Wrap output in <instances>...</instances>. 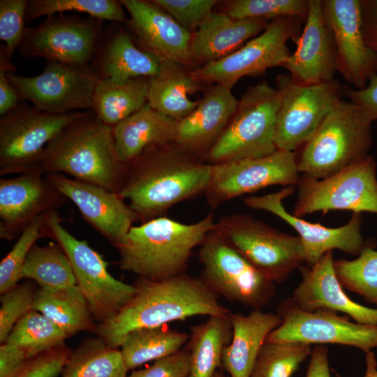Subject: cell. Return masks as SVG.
<instances>
[{
	"label": "cell",
	"mask_w": 377,
	"mask_h": 377,
	"mask_svg": "<svg viewBox=\"0 0 377 377\" xmlns=\"http://www.w3.org/2000/svg\"><path fill=\"white\" fill-rule=\"evenodd\" d=\"M129 15L126 28L136 43L159 61L193 67L189 58L192 33L182 27L152 0H121Z\"/></svg>",
	"instance_id": "7402d4cb"
},
{
	"label": "cell",
	"mask_w": 377,
	"mask_h": 377,
	"mask_svg": "<svg viewBox=\"0 0 377 377\" xmlns=\"http://www.w3.org/2000/svg\"><path fill=\"white\" fill-rule=\"evenodd\" d=\"M73 11L87 14L102 21L125 24L126 13L119 1L114 0H31L29 1L25 22H30L42 16Z\"/></svg>",
	"instance_id": "74e56055"
},
{
	"label": "cell",
	"mask_w": 377,
	"mask_h": 377,
	"mask_svg": "<svg viewBox=\"0 0 377 377\" xmlns=\"http://www.w3.org/2000/svg\"><path fill=\"white\" fill-rule=\"evenodd\" d=\"M293 192V186H286L276 193L247 197L244 199V203L250 208L269 212L292 226L299 235L304 247L305 263L309 267L334 249L358 256L364 248L373 246L361 234L360 213H353L346 224L337 228L311 223L289 214L283 205V200Z\"/></svg>",
	"instance_id": "ac0fdd59"
},
{
	"label": "cell",
	"mask_w": 377,
	"mask_h": 377,
	"mask_svg": "<svg viewBox=\"0 0 377 377\" xmlns=\"http://www.w3.org/2000/svg\"><path fill=\"white\" fill-rule=\"evenodd\" d=\"M50 212L38 216L25 227L11 250L1 260V294L18 284V281L21 279L22 269L29 252L38 239L45 237V227Z\"/></svg>",
	"instance_id": "b9f144b4"
},
{
	"label": "cell",
	"mask_w": 377,
	"mask_h": 377,
	"mask_svg": "<svg viewBox=\"0 0 377 377\" xmlns=\"http://www.w3.org/2000/svg\"><path fill=\"white\" fill-rule=\"evenodd\" d=\"M276 89L281 103L276 117L274 141L277 149L293 151L315 133L325 117L341 99L342 87L332 82L304 85L289 75H278Z\"/></svg>",
	"instance_id": "4fadbf2b"
},
{
	"label": "cell",
	"mask_w": 377,
	"mask_h": 377,
	"mask_svg": "<svg viewBox=\"0 0 377 377\" xmlns=\"http://www.w3.org/2000/svg\"><path fill=\"white\" fill-rule=\"evenodd\" d=\"M31 358L22 348L3 343L0 346V377H15Z\"/></svg>",
	"instance_id": "681fc988"
},
{
	"label": "cell",
	"mask_w": 377,
	"mask_h": 377,
	"mask_svg": "<svg viewBox=\"0 0 377 377\" xmlns=\"http://www.w3.org/2000/svg\"><path fill=\"white\" fill-rule=\"evenodd\" d=\"M299 172L295 152L276 149L259 158L212 165L204 194L209 205L216 207L269 186H293L300 181Z\"/></svg>",
	"instance_id": "e0dca14e"
},
{
	"label": "cell",
	"mask_w": 377,
	"mask_h": 377,
	"mask_svg": "<svg viewBox=\"0 0 377 377\" xmlns=\"http://www.w3.org/2000/svg\"><path fill=\"white\" fill-rule=\"evenodd\" d=\"M89 67L99 80L125 82L153 77L161 68L159 60L138 46L122 24L106 25L97 41Z\"/></svg>",
	"instance_id": "cb8c5ba5"
},
{
	"label": "cell",
	"mask_w": 377,
	"mask_h": 377,
	"mask_svg": "<svg viewBox=\"0 0 377 377\" xmlns=\"http://www.w3.org/2000/svg\"><path fill=\"white\" fill-rule=\"evenodd\" d=\"M24 101L37 110L65 114L76 109H89L99 80L89 66H74L47 61L42 73L24 77L5 73Z\"/></svg>",
	"instance_id": "2e32d148"
},
{
	"label": "cell",
	"mask_w": 377,
	"mask_h": 377,
	"mask_svg": "<svg viewBox=\"0 0 377 377\" xmlns=\"http://www.w3.org/2000/svg\"><path fill=\"white\" fill-rule=\"evenodd\" d=\"M343 92L350 101L362 109L372 123L377 120V74L370 77L365 88H344Z\"/></svg>",
	"instance_id": "c3c4849f"
},
{
	"label": "cell",
	"mask_w": 377,
	"mask_h": 377,
	"mask_svg": "<svg viewBox=\"0 0 377 377\" xmlns=\"http://www.w3.org/2000/svg\"><path fill=\"white\" fill-rule=\"evenodd\" d=\"M191 33L213 12L216 0H152Z\"/></svg>",
	"instance_id": "f6af8a7d"
},
{
	"label": "cell",
	"mask_w": 377,
	"mask_h": 377,
	"mask_svg": "<svg viewBox=\"0 0 377 377\" xmlns=\"http://www.w3.org/2000/svg\"><path fill=\"white\" fill-rule=\"evenodd\" d=\"M302 281L293 293V300L304 311L325 309L346 313L356 323L377 325V309L350 300L334 269L333 251L325 253L313 265L300 266Z\"/></svg>",
	"instance_id": "d4e9b609"
},
{
	"label": "cell",
	"mask_w": 377,
	"mask_h": 377,
	"mask_svg": "<svg viewBox=\"0 0 377 377\" xmlns=\"http://www.w3.org/2000/svg\"><path fill=\"white\" fill-rule=\"evenodd\" d=\"M25 101L18 91L0 71V115L2 116Z\"/></svg>",
	"instance_id": "f5cc1de1"
},
{
	"label": "cell",
	"mask_w": 377,
	"mask_h": 377,
	"mask_svg": "<svg viewBox=\"0 0 377 377\" xmlns=\"http://www.w3.org/2000/svg\"><path fill=\"white\" fill-rule=\"evenodd\" d=\"M269 21L236 20L226 13L213 11L192 33L189 58L193 69L230 54L261 34ZM197 67V68H198Z\"/></svg>",
	"instance_id": "4316f807"
},
{
	"label": "cell",
	"mask_w": 377,
	"mask_h": 377,
	"mask_svg": "<svg viewBox=\"0 0 377 377\" xmlns=\"http://www.w3.org/2000/svg\"><path fill=\"white\" fill-rule=\"evenodd\" d=\"M306 377H331L326 346H316L311 350Z\"/></svg>",
	"instance_id": "816d5d0a"
},
{
	"label": "cell",
	"mask_w": 377,
	"mask_h": 377,
	"mask_svg": "<svg viewBox=\"0 0 377 377\" xmlns=\"http://www.w3.org/2000/svg\"><path fill=\"white\" fill-rule=\"evenodd\" d=\"M28 0H0V71L13 73L16 71L11 57L17 50L24 34L25 16Z\"/></svg>",
	"instance_id": "7bdbcfd3"
},
{
	"label": "cell",
	"mask_w": 377,
	"mask_h": 377,
	"mask_svg": "<svg viewBox=\"0 0 377 377\" xmlns=\"http://www.w3.org/2000/svg\"><path fill=\"white\" fill-rule=\"evenodd\" d=\"M198 258L200 278L219 297L261 309L276 295L275 283L254 267L216 227L200 244Z\"/></svg>",
	"instance_id": "ba28073f"
},
{
	"label": "cell",
	"mask_w": 377,
	"mask_h": 377,
	"mask_svg": "<svg viewBox=\"0 0 377 377\" xmlns=\"http://www.w3.org/2000/svg\"><path fill=\"white\" fill-rule=\"evenodd\" d=\"M216 230L274 283L283 282L305 262L298 236L281 232L251 216H224L216 222Z\"/></svg>",
	"instance_id": "9c48e42d"
},
{
	"label": "cell",
	"mask_w": 377,
	"mask_h": 377,
	"mask_svg": "<svg viewBox=\"0 0 377 377\" xmlns=\"http://www.w3.org/2000/svg\"><path fill=\"white\" fill-rule=\"evenodd\" d=\"M160 63L159 73L149 79L147 103L157 112L179 121L197 107L199 101H192L189 96L200 89L201 83L181 64Z\"/></svg>",
	"instance_id": "f546056e"
},
{
	"label": "cell",
	"mask_w": 377,
	"mask_h": 377,
	"mask_svg": "<svg viewBox=\"0 0 377 377\" xmlns=\"http://www.w3.org/2000/svg\"><path fill=\"white\" fill-rule=\"evenodd\" d=\"M297 47L281 66L296 82L313 85L333 81L337 72L332 33L323 16L322 0H309L308 15Z\"/></svg>",
	"instance_id": "603a6c76"
},
{
	"label": "cell",
	"mask_w": 377,
	"mask_h": 377,
	"mask_svg": "<svg viewBox=\"0 0 377 377\" xmlns=\"http://www.w3.org/2000/svg\"><path fill=\"white\" fill-rule=\"evenodd\" d=\"M276 313L282 319L281 324L268 335L265 342L335 343L353 346L365 353L377 348V325L353 323L325 309L304 311L292 297L283 300Z\"/></svg>",
	"instance_id": "5bb4252c"
},
{
	"label": "cell",
	"mask_w": 377,
	"mask_h": 377,
	"mask_svg": "<svg viewBox=\"0 0 377 377\" xmlns=\"http://www.w3.org/2000/svg\"><path fill=\"white\" fill-rule=\"evenodd\" d=\"M39 168L0 179V237L13 240L38 216L57 210L67 198Z\"/></svg>",
	"instance_id": "44dd1931"
},
{
	"label": "cell",
	"mask_w": 377,
	"mask_h": 377,
	"mask_svg": "<svg viewBox=\"0 0 377 377\" xmlns=\"http://www.w3.org/2000/svg\"><path fill=\"white\" fill-rule=\"evenodd\" d=\"M226 4V13L236 20L270 21L283 17H295L305 22L309 0H233Z\"/></svg>",
	"instance_id": "60d3db41"
},
{
	"label": "cell",
	"mask_w": 377,
	"mask_h": 377,
	"mask_svg": "<svg viewBox=\"0 0 377 377\" xmlns=\"http://www.w3.org/2000/svg\"><path fill=\"white\" fill-rule=\"evenodd\" d=\"M334 269L343 288L377 306V251L373 246L364 248L356 259L334 260Z\"/></svg>",
	"instance_id": "ab89813d"
},
{
	"label": "cell",
	"mask_w": 377,
	"mask_h": 377,
	"mask_svg": "<svg viewBox=\"0 0 377 377\" xmlns=\"http://www.w3.org/2000/svg\"><path fill=\"white\" fill-rule=\"evenodd\" d=\"M212 377H229V376H226L224 374H223L222 373H221L220 371H216Z\"/></svg>",
	"instance_id": "11a10c76"
},
{
	"label": "cell",
	"mask_w": 377,
	"mask_h": 377,
	"mask_svg": "<svg viewBox=\"0 0 377 377\" xmlns=\"http://www.w3.org/2000/svg\"><path fill=\"white\" fill-rule=\"evenodd\" d=\"M232 334L228 316H214L191 329L186 346L190 352L188 377H212L221 365L224 347Z\"/></svg>",
	"instance_id": "d6a6232c"
},
{
	"label": "cell",
	"mask_w": 377,
	"mask_h": 377,
	"mask_svg": "<svg viewBox=\"0 0 377 377\" xmlns=\"http://www.w3.org/2000/svg\"><path fill=\"white\" fill-rule=\"evenodd\" d=\"M178 121L147 103L113 127L118 160L126 165L150 146L175 143Z\"/></svg>",
	"instance_id": "f1b7e54d"
},
{
	"label": "cell",
	"mask_w": 377,
	"mask_h": 377,
	"mask_svg": "<svg viewBox=\"0 0 377 377\" xmlns=\"http://www.w3.org/2000/svg\"><path fill=\"white\" fill-rule=\"evenodd\" d=\"M365 361L366 371L363 377H377V361L371 350L366 353Z\"/></svg>",
	"instance_id": "db71d44e"
},
{
	"label": "cell",
	"mask_w": 377,
	"mask_h": 377,
	"mask_svg": "<svg viewBox=\"0 0 377 377\" xmlns=\"http://www.w3.org/2000/svg\"><path fill=\"white\" fill-rule=\"evenodd\" d=\"M231 90L219 84L209 88L195 110L178 121L175 144L205 161L236 110L238 100Z\"/></svg>",
	"instance_id": "484cf974"
},
{
	"label": "cell",
	"mask_w": 377,
	"mask_h": 377,
	"mask_svg": "<svg viewBox=\"0 0 377 377\" xmlns=\"http://www.w3.org/2000/svg\"><path fill=\"white\" fill-rule=\"evenodd\" d=\"M188 339L186 332L164 326L140 328L126 335L120 352L127 370H130L177 352Z\"/></svg>",
	"instance_id": "836d02e7"
},
{
	"label": "cell",
	"mask_w": 377,
	"mask_h": 377,
	"mask_svg": "<svg viewBox=\"0 0 377 377\" xmlns=\"http://www.w3.org/2000/svg\"><path fill=\"white\" fill-rule=\"evenodd\" d=\"M45 180L71 200L82 218L114 246L121 244L138 216L118 193L102 186L47 173Z\"/></svg>",
	"instance_id": "ffe728a7"
},
{
	"label": "cell",
	"mask_w": 377,
	"mask_h": 377,
	"mask_svg": "<svg viewBox=\"0 0 377 377\" xmlns=\"http://www.w3.org/2000/svg\"><path fill=\"white\" fill-rule=\"evenodd\" d=\"M361 18L364 40L377 52V0H361Z\"/></svg>",
	"instance_id": "f907efd6"
},
{
	"label": "cell",
	"mask_w": 377,
	"mask_h": 377,
	"mask_svg": "<svg viewBox=\"0 0 377 377\" xmlns=\"http://www.w3.org/2000/svg\"><path fill=\"white\" fill-rule=\"evenodd\" d=\"M40 168L46 174L67 173L118 193L124 165L117 156L113 127L89 110L82 112L47 144Z\"/></svg>",
	"instance_id": "277c9868"
},
{
	"label": "cell",
	"mask_w": 377,
	"mask_h": 377,
	"mask_svg": "<svg viewBox=\"0 0 377 377\" xmlns=\"http://www.w3.org/2000/svg\"><path fill=\"white\" fill-rule=\"evenodd\" d=\"M215 227L212 213L190 224L162 216L133 226L115 246L119 267L150 281L184 273L193 251Z\"/></svg>",
	"instance_id": "3957f363"
},
{
	"label": "cell",
	"mask_w": 377,
	"mask_h": 377,
	"mask_svg": "<svg viewBox=\"0 0 377 377\" xmlns=\"http://www.w3.org/2000/svg\"><path fill=\"white\" fill-rule=\"evenodd\" d=\"M190 352L187 346L155 360L150 367L133 371L127 377H188Z\"/></svg>",
	"instance_id": "7dc6e473"
},
{
	"label": "cell",
	"mask_w": 377,
	"mask_h": 377,
	"mask_svg": "<svg viewBox=\"0 0 377 377\" xmlns=\"http://www.w3.org/2000/svg\"><path fill=\"white\" fill-rule=\"evenodd\" d=\"M131 300L96 332L108 345L120 347L126 335L144 327L164 326L195 316H228L230 311L200 277L186 272L159 281L138 278Z\"/></svg>",
	"instance_id": "7a4b0ae2"
},
{
	"label": "cell",
	"mask_w": 377,
	"mask_h": 377,
	"mask_svg": "<svg viewBox=\"0 0 377 377\" xmlns=\"http://www.w3.org/2000/svg\"><path fill=\"white\" fill-rule=\"evenodd\" d=\"M68 337L52 320L32 309L16 323L5 343L22 348L33 358L64 344Z\"/></svg>",
	"instance_id": "8d00e7d4"
},
{
	"label": "cell",
	"mask_w": 377,
	"mask_h": 377,
	"mask_svg": "<svg viewBox=\"0 0 377 377\" xmlns=\"http://www.w3.org/2000/svg\"><path fill=\"white\" fill-rule=\"evenodd\" d=\"M34 309L59 327L68 337L82 331H96L89 306L75 285L56 290H37Z\"/></svg>",
	"instance_id": "1f68e13d"
},
{
	"label": "cell",
	"mask_w": 377,
	"mask_h": 377,
	"mask_svg": "<svg viewBox=\"0 0 377 377\" xmlns=\"http://www.w3.org/2000/svg\"><path fill=\"white\" fill-rule=\"evenodd\" d=\"M45 232V237L54 239L67 256L76 286L98 325L114 316L133 297L135 286L114 278L103 256L87 242L77 239L62 226L57 210L48 213Z\"/></svg>",
	"instance_id": "52a82bcc"
},
{
	"label": "cell",
	"mask_w": 377,
	"mask_h": 377,
	"mask_svg": "<svg viewBox=\"0 0 377 377\" xmlns=\"http://www.w3.org/2000/svg\"><path fill=\"white\" fill-rule=\"evenodd\" d=\"M311 350L310 344L303 343L265 342L251 377H291Z\"/></svg>",
	"instance_id": "f35d334b"
},
{
	"label": "cell",
	"mask_w": 377,
	"mask_h": 377,
	"mask_svg": "<svg viewBox=\"0 0 377 377\" xmlns=\"http://www.w3.org/2000/svg\"><path fill=\"white\" fill-rule=\"evenodd\" d=\"M37 290L31 282L17 284L1 294L0 342H6L16 323L29 311L34 309Z\"/></svg>",
	"instance_id": "ee69618b"
},
{
	"label": "cell",
	"mask_w": 377,
	"mask_h": 377,
	"mask_svg": "<svg viewBox=\"0 0 377 377\" xmlns=\"http://www.w3.org/2000/svg\"><path fill=\"white\" fill-rule=\"evenodd\" d=\"M72 350L64 343L31 358L15 377H57Z\"/></svg>",
	"instance_id": "bcb514c9"
},
{
	"label": "cell",
	"mask_w": 377,
	"mask_h": 377,
	"mask_svg": "<svg viewBox=\"0 0 377 377\" xmlns=\"http://www.w3.org/2000/svg\"><path fill=\"white\" fill-rule=\"evenodd\" d=\"M302 21L295 17L270 20L265 29L239 49L216 61L191 71L200 83H215L232 89L243 77L259 76L268 68L281 66L290 56V39L299 37Z\"/></svg>",
	"instance_id": "30bf717a"
},
{
	"label": "cell",
	"mask_w": 377,
	"mask_h": 377,
	"mask_svg": "<svg viewBox=\"0 0 377 377\" xmlns=\"http://www.w3.org/2000/svg\"><path fill=\"white\" fill-rule=\"evenodd\" d=\"M211 173V164L175 143L152 145L124 165L118 193L144 223L162 216L180 202L204 194Z\"/></svg>",
	"instance_id": "6da1fadb"
},
{
	"label": "cell",
	"mask_w": 377,
	"mask_h": 377,
	"mask_svg": "<svg viewBox=\"0 0 377 377\" xmlns=\"http://www.w3.org/2000/svg\"><path fill=\"white\" fill-rule=\"evenodd\" d=\"M103 28V21L90 16L54 15L27 27L17 51L23 57L89 66Z\"/></svg>",
	"instance_id": "9a60e30c"
},
{
	"label": "cell",
	"mask_w": 377,
	"mask_h": 377,
	"mask_svg": "<svg viewBox=\"0 0 377 377\" xmlns=\"http://www.w3.org/2000/svg\"><path fill=\"white\" fill-rule=\"evenodd\" d=\"M149 79L140 77L125 82L98 80L91 110L101 121L114 127L147 103Z\"/></svg>",
	"instance_id": "4dcf8cb0"
},
{
	"label": "cell",
	"mask_w": 377,
	"mask_h": 377,
	"mask_svg": "<svg viewBox=\"0 0 377 377\" xmlns=\"http://www.w3.org/2000/svg\"><path fill=\"white\" fill-rule=\"evenodd\" d=\"M297 185V200L292 214L295 216L331 210L377 214L376 164L371 156L324 179L304 175Z\"/></svg>",
	"instance_id": "8fae6325"
},
{
	"label": "cell",
	"mask_w": 377,
	"mask_h": 377,
	"mask_svg": "<svg viewBox=\"0 0 377 377\" xmlns=\"http://www.w3.org/2000/svg\"><path fill=\"white\" fill-rule=\"evenodd\" d=\"M280 103L279 91L267 82L249 87L205 161L214 165L274 152L277 149L274 136Z\"/></svg>",
	"instance_id": "8992f818"
},
{
	"label": "cell",
	"mask_w": 377,
	"mask_h": 377,
	"mask_svg": "<svg viewBox=\"0 0 377 377\" xmlns=\"http://www.w3.org/2000/svg\"><path fill=\"white\" fill-rule=\"evenodd\" d=\"M127 371L118 348L90 338L72 350L61 377H127Z\"/></svg>",
	"instance_id": "e575fe53"
},
{
	"label": "cell",
	"mask_w": 377,
	"mask_h": 377,
	"mask_svg": "<svg viewBox=\"0 0 377 377\" xmlns=\"http://www.w3.org/2000/svg\"><path fill=\"white\" fill-rule=\"evenodd\" d=\"M22 279L36 283L40 289L56 290L76 285L71 263L57 243L32 246L24 263Z\"/></svg>",
	"instance_id": "d590c367"
},
{
	"label": "cell",
	"mask_w": 377,
	"mask_h": 377,
	"mask_svg": "<svg viewBox=\"0 0 377 377\" xmlns=\"http://www.w3.org/2000/svg\"><path fill=\"white\" fill-rule=\"evenodd\" d=\"M371 124L362 109L341 99L329 112L297 158L300 172L321 179L367 156Z\"/></svg>",
	"instance_id": "5b68a950"
},
{
	"label": "cell",
	"mask_w": 377,
	"mask_h": 377,
	"mask_svg": "<svg viewBox=\"0 0 377 377\" xmlns=\"http://www.w3.org/2000/svg\"><path fill=\"white\" fill-rule=\"evenodd\" d=\"M82 112L51 114L25 101L0 119V175L40 168L45 147Z\"/></svg>",
	"instance_id": "7c38bea8"
},
{
	"label": "cell",
	"mask_w": 377,
	"mask_h": 377,
	"mask_svg": "<svg viewBox=\"0 0 377 377\" xmlns=\"http://www.w3.org/2000/svg\"><path fill=\"white\" fill-rule=\"evenodd\" d=\"M232 339L222 353L221 365L229 377H251L258 354L268 335L282 322L281 316L261 309L249 314L230 313Z\"/></svg>",
	"instance_id": "83f0119b"
},
{
	"label": "cell",
	"mask_w": 377,
	"mask_h": 377,
	"mask_svg": "<svg viewBox=\"0 0 377 377\" xmlns=\"http://www.w3.org/2000/svg\"><path fill=\"white\" fill-rule=\"evenodd\" d=\"M322 10L334 43L337 72L355 89L365 88L377 74V52L363 38L361 0H322Z\"/></svg>",
	"instance_id": "d6986e66"
}]
</instances>
